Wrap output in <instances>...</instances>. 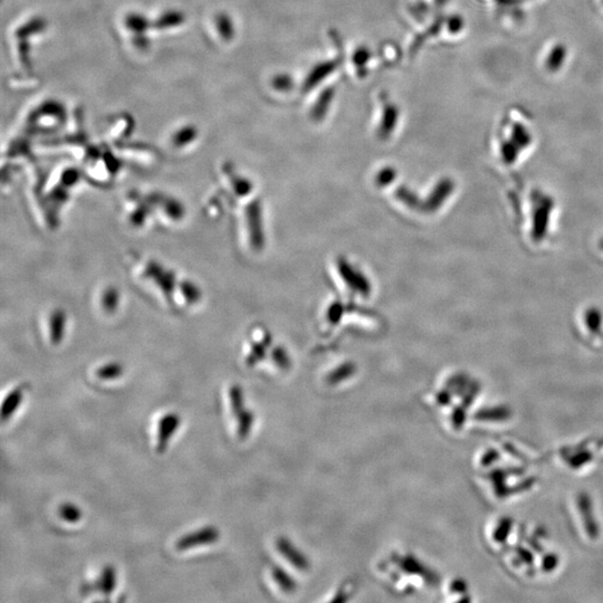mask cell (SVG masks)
I'll use <instances>...</instances> for the list:
<instances>
[{
  "instance_id": "1",
  "label": "cell",
  "mask_w": 603,
  "mask_h": 603,
  "mask_svg": "<svg viewBox=\"0 0 603 603\" xmlns=\"http://www.w3.org/2000/svg\"><path fill=\"white\" fill-rule=\"evenodd\" d=\"M133 276L146 289L173 307V296L178 275L157 259L146 257L133 265Z\"/></svg>"
},
{
  "instance_id": "2",
  "label": "cell",
  "mask_w": 603,
  "mask_h": 603,
  "mask_svg": "<svg viewBox=\"0 0 603 603\" xmlns=\"http://www.w3.org/2000/svg\"><path fill=\"white\" fill-rule=\"evenodd\" d=\"M153 210V218L164 226H178L187 215L184 205L171 195L164 193H146Z\"/></svg>"
},
{
  "instance_id": "3",
  "label": "cell",
  "mask_w": 603,
  "mask_h": 603,
  "mask_svg": "<svg viewBox=\"0 0 603 603\" xmlns=\"http://www.w3.org/2000/svg\"><path fill=\"white\" fill-rule=\"evenodd\" d=\"M124 217L127 223L135 229H144V227L155 219L153 210L146 195L132 193L124 200Z\"/></svg>"
},
{
  "instance_id": "4",
  "label": "cell",
  "mask_w": 603,
  "mask_h": 603,
  "mask_svg": "<svg viewBox=\"0 0 603 603\" xmlns=\"http://www.w3.org/2000/svg\"><path fill=\"white\" fill-rule=\"evenodd\" d=\"M202 298L204 293L198 283L188 277H178L173 292V307L184 311L196 309Z\"/></svg>"
},
{
  "instance_id": "5",
  "label": "cell",
  "mask_w": 603,
  "mask_h": 603,
  "mask_svg": "<svg viewBox=\"0 0 603 603\" xmlns=\"http://www.w3.org/2000/svg\"><path fill=\"white\" fill-rule=\"evenodd\" d=\"M42 327H46L52 345H58L65 339L69 327V315L62 307H54L43 318Z\"/></svg>"
},
{
  "instance_id": "6",
  "label": "cell",
  "mask_w": 603,
  "mask_h": 603,
  "mask_svg": "<svg viewBox=\"0 0 603 603\" xmlns=\"http://www.w3.org/2000/svg\"><path fill=\"white\" fill-rule=\"evenodd\" d=\"M122 304V293L118 286L107 284L102 286L96 296V305L101 314L112 316L119 312Z\"/></svg>"
},
{
  "instance_id": "7",
  "label": "cell",
  "mask_w": 603,
  "mask_h": 603,
  "mask_svg": "<svg viewBox=\"0 0 603 603\" xmlns=\"http://www.w3.org/2000/svg\"><path fill=\"white\" fill-rule=\"evenodd\" d=\"M219 538L220 533L218 529L214 526H206L198 529L197 532L184 535L182 538H179L175 543V549L178 551H187L195 547L215 543L219 540Z\"/></svg>"
},
{
  "instance_id": "8",
  "label": "cell",
  "mask_w": 603,
  "mask_h": 603,
  "mask_svg": "<svg viewBox=\"0 0 603 603\" xmlns=\"http://www.w3.org/2000/svg\"><path fill=\"white\" fill-rule=\"evenodd\" d=\"M180 417L177 413H166V416L162 417L159 420V427H157V452L159 454H164L169 440L173 437L175 430L180 426Z\"/></svg>"
},
{
  "instance_id": "9",
  "label": "cell",
  "mask_w": 603,
  "mask_h": 603,
  "mask_svg": "<svg viewBox=\"0 0 603 603\" xmlns=\"http://www.w3.org/2000/svg\"><path fill=\"white\" fill-rule=\"evenodd\" d=\"M116 570L112 565H107L102 571L101 578L92 583H84L80 591L83 595H89L93 591H101L105 595H110L116 588Z\"/></svg>"
},
{
  "instance_id": "10",
  "label": "cell",
  "mask_w": 603,
  "mask_h": 603,
  "mask_svg": "<svg viewBox=\"0 0 603 603\" xmlns=\"http://www.w3.org/2000/svg\"><path fill=\"white\" fill-rule=\"evenodd\" d=\"M381 122L380 133L382 137H388L395 131V125L398 123L399 109L395 102L391 101L386 94L381 96Z\"/></svg>"
},
{
  "instance_id": "11",
  "label": "cell",
  "mask_w": 603,
  "mask_h": 603,
  "mask_svg": "<svg viewBox=\"0 0 603 603\" xmlns=\"http://www.w3.org/2000/svg\"><path fill=\"white\" fill-rule=\"evenodd\" d=\"M338 66V63L334 61H327V62L318 63V65H315L307 74L305 82L303 84V89L305 91L314 89L318 87V84L329 78V75L334 73Z\"/></svg>"
},
{
  "instance_id": "12",
  "label": "cell",
  "mask_w": 603,
  "mask_h": 603,
  "mask_svg": "<svg viewBox=\"0 0 603 603\" xmlns=\"http://www.w3.org/2000/svg\"><path fill=\"white\" fill-rule=\"evenodd\" d=\"M21 402H23V390L21 388H16L3 400L1 406V420L3 421L8 420L12 416V413H15L21 406Z\"/></svg>"
},
{
  "instance_id": "13",
  "label": "cell",
  "mask_w": 603,
  "mask_h": 603,
  "mask_svg": "<svg viewBox=\"0 0 603 603\" xmlns=\"http://www.w3.org/2000/svg\"><path fill=\"white\" fill-rule=\"evenodd\" d=\"M334 96H336V92H334L333 89H327L322 93L320 98L315 102L312 110H311L313 119L321 120L323 119L324 116H327V111H329L331 105H332Z\"/></svg>"
},
{
  "instance_id": "14",
  "label": "cell",
  "mask_w": 603,
  "mask_h": 603,
  "mask_svg": "<svg viewBox=\"0 0 603 603\" xmlns=\"http://www.w3.org/2000/svg\"><path fill=\"white\" fill-rule=\"evenodd\" d=\"M96 377L101 380H113L123 375L122 364L118 362L107 363L101 368H98L96 372Z\"/></svg>"
},
{
  "instance_id": "15",
  "label": "cell",
  "mask_w": 603,
  "mask_h": 603,
  "mask_svg": "<svg viewBox=\"0 0 603 603\" xmlns=\"http://www.w3.org/2000/svg\"><path fill=\"white\" fill-rule=\"evenodd\" d=\"M238 428L237 434L239 439H245L248 437L252 427H253L254 415L252 411L244 410L237 417Z\"/></svg>"
},
{
  "instance_id": "16",
  "label": "cell",
  "mask_w": 603,
  "mask_h": 603,
  "mask_svg": "<svg viewBox=\"0 0 603 603\" xmlns=\"http://www.w3.org/2000/svg\"><path fill=\"white\" fill-rule=\"evenodd\" d=\"M229 398H230V404H232V410L237 418L244 409V395H243V390L238 386H232L229 389Z\"/></svg>"
},
{
  "instance_id": "17",
  "label": "cell",
  "mask_w": 603,
  "mask_h": 603,
  "mask_svg": "<svg viewBox=\"0 0 603 603\" xmlns=\"http://www.w3.org/2000/svg\"><path fill=\"white\" fill-rule=\"evenodd\" d=\"M58 513H60L61 518H63L67 523H78V520L82 518V512H80V508L76 507L73 504H69V503H66L64 505L61 506Z\"/></svg>"
},
{
  "instance_id": "18",
  "label": "cell",
  "mask_w": 603,
  "mask_h": 603,
  "mask_svg": "<svg viewBox=\"0 0 603 603\" xmlns=\"http://www.w3.org/2000/svg\"><path fill=\"white\" fill-rule=\"evenodd\" d=\"M273 87L280 92H287L294 87V80L289 74H277L273 80Z\"/></svg>"
},
{
  "instance_id": "19",
  "label": "cell",
  "mask_w": 603,
  "mask_h": 603,
  "mask_svg": "<svg viewBox=\"0 0 603 603\" xmlns=\"http://www.w3.org/2000/svg\"><path fill=\"white\" fill-rule=\"evenodd\" d=\"M370 58H371V53L369 51V48H358L353 55L354 65L357 66L358 69H366Z\"/></svg>"
}]
</instances>
